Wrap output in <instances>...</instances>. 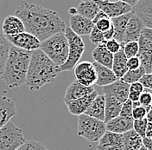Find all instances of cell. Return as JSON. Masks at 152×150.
I'll return each instance as SVG.
<instances>
[{"label": "cell", "instance_id": "53", "mask_svg": "<svg viewBox=\"0 0 152 150\" xmlns=\"http://www.w3.org/2000/svg\"><path fill=\"white\" fill-rule=\"evenodd\" d=\"M151 139H152V136H151Z\"/></svg>", "mask_w": 152, "mask_h": 150}, {"label": "cell", "instance_id": "2", "mask_svg": "<svg viewBox=\"0 0 152 150\" xmlns=\"http://www.w3.org/2000/svg\"><path fill=\"white\" fill-rule=\"evenodd\" d=\"M60 73L59 67L38 49L31 51L25 84L30 91H38L44 85L54 83Z\"/></svg>", "mask_w": 152, "mask_h": 150}, {"label": "cell", "instance_id": "42", "mask_svg": "<svg viewBox=\"0 0 152 150\" xmlns=\"http://www.w3.org/2000/svg\"><path fill=\"white\" fill-rule=\"evenodd\" d=\"M145 89H152V72L151 73H145L142 75V78L139 81Z\"/></svg>", "mask_w": 152, "mask_h": 150}, {"label": "cell", "instance_id": "15", "mask_svg": "<svg viewBox=\"0 0 152 150\" xmlns=\"http://www.w3.org/2000/svg\"><path fill=\"white\" fill-rule=\"evenodd\" d=\"M94 27L93 20L82 17L79 14L71 16L70 18V27L75 34L79 36H89L92 30Z\"/></svg>", "mask_w": 152, "mask_h": 150}, {"label": "cell", "instance_id": "21", "mask_svg": "<svg viewBox=\"0 0 152 150\" xmlns=\"http://www.w3.org/2000/svg\"><path fill=\"white\" fill-rule=\"evenodd\" d=\"M17 115L16 103L10 98L0 95V129Z\"/></svg>", "mask_w": 152, "mask_h": 150}, {"label": "cell", "instance_id": "43", "mask_svg": "<svg viewBox=\"0 0 152 150\" xmlns=\"http://www.w3.org/2000/svg\"><path fill=\"white\" fill-rule=\"evenodd\" d=\"M144 89V87L140 82H136L130 84V90L131 91H135V92H138V93H142Z\"/></svg>", "mask_w": 152, "mask_h": 150}, {"label": "cell", "instance_id": "6", "mask_svg": "<svg viewBox=\"0 0 152 150\" xmlns=\"http://www.w3.org/2000/svg\"><path fill=\"white\" fill-rule=\"evenodd\" d=\"M65 34L68 41V56L65 64L59 67L60 72L73 70L80 62L86 47L81 37L75 34L70 28H66Z\"/></svg>", "mask_w": 152, "mask_h": 150}, {"label": "cell", "instance_id": "24", "mask_svg": "<svg viewBox=\"0 0 152 150\" xmlns=\"http://www.w3.org/2000/svg\"><path fill=\"white\" fill-rule=\"evenodd\" d=\"M104 106H105V98L104 95H97L94 100L90 104L88 109L84 113L89 116L94 117L98 120L104 121Z\"/></svg>", "mask_w": 152, "mask_h": 150}, {"label": "cell", "instance_id": "30", "mask_svg": "<svg viewBox=\"0 0 152 150\" xmlns=\"http://www.w3.org/2000/svg\"><path fill=\"white\" fill-rule=\"evenodd\" d=\"M11 46V44L4 36V34L0 31V75L4 72Z\"/></svg>", "mask_w": 152, "mask_h": 150}, {"label": "cell", "instance_id": "26", "mask_svg": "<svg viewBox=\"0 0 152 150\" xmlns=\"http://www.w3.org/2000/svg\"><path fill=\"white\" fill-rule=\"evenodd\" d=\"M134 12H130L122 16L112 18V24L114 28V38L119 43H123L124 31L126 29V25L128 24L129 19L133 15Z\"/></svg>", "mask_w": 152, "mask_h": 150}, {"label": "cell", "instance_id": "25", "mask_svg": "<svg viewBox=\"0 0 152 150\" xmlns=\"http://www.w3.org/2000/svg\"><path fill=\"white\" fill-rule=\"evenodd\" d=\"M104 95L105 98L104 122L106 123L120 115L123 103L111 95Z\"/></svg>", "mask_w": 152, "mask_h": 150}, {"label": "cell", "instance_id": "52", "mask_svg": "<svg viewBox=\"0 0 152 150\" xmlns=\"http://www.w3.org/2000/svg\"><path fill=\"white\" fill-rule=\"evenodd\" d=\"M81 2H83V1H90V0H80Z\"/></svg>", "mask_w": 152, "mask_h": 150}, {"label": "cell", "instance_id": "20", "mask_svg": "<svg viewBox=\"0 0 152 150\" xmlns=\"http://www.w3.org/2000/svg\"><path fill=\"white\" fill-rule=\"evenodd\" d=\"M133 12L141 19L145 27L152 29V0H139Z\"/></svg>", "mask_w": 152, "mask_h": 150}, {"label": "cell", "instance_id": "12", "mask_svg": "<svg viewBox=\"0 0 152 150\" xmlns=\"http://www.w3.org/2000/svg\"><path fill=\"white\" fill-rule=\"evenodd\" d=\"M104 95H111L119 102L124 103L128 100L130 92V84L124 83L121 79H118L111 84L102 87Z\"/></svg>", "mask_w": 152, "mask_h": 150}, {"label": "cell", "instance_id": "40", "mask_svg": "<svg viewBox=\"0 0 152 150\" xmlns=\"http://www.w3.org/2000/svg\"><path fill=\"white\" fill-rule=\"evenodd\" d=\"M132 102L131 100H127L122 104V108H121V111L119 115H123V116H128V117H132Z\"/></svg>", "mask_w": 152, "mask_h": 150}, {"label": "cell", "instance_id": "19", "mask_svg": "<svg viewBox=\"0 0 152 150\" xmlns=\"http://www.w3.org/2000/svg\"><path fill=\"white\" fill-rule=\"evenodd\" d=\"M98 95V92L94 90L93 93L85 95L83 97H80L77 100H75L66 106L67 107V109L69 113L73 115L79 116L86 112V110L88 109L90 104L94 100V98Z\"/></svg>", "mask_w": 152, "mask_h": 150}, {"label": "cell", "instance_id": "46", "mask_svg": "<svg viewBox=\"0 0 152 150\" xmlns=\"http://www.w3.org/2000/svg\"><path fill=\"white\" fill-rule=\"evenodd\" d=\"M142 146H144L148 150H152V139L150 137L142 138Z\"/></svg>", "mask_w": 152, "mask_h": 150}, {"label": "cell", "instance_id": "7", "mask_svg": "<svg viewBox=\"0 0 152 150\" xmlns=\"http://www.w3.org/2000/svg\"><path fill=\"white\" fill-rule=\"evenodd\" d=\"M26 140L23 130L11 121L0 129V150H16Z\"/></svg>", "mask_w": 152, "mask_h": 150}, {"label": "cell", "instance_id": "38", "mask_svg": "<svg viewBox=\"0 0 152 150\" xmlns=\"http://www.w3.org/2000/svg\"><path fill=\"white\" fill-rule=\"evenodd\" d=\"M112 19L110 18H104L99 19L94 23V26L98 30H99L102 32H105L109 29L112 27Z\"/></svg>", "mask_w": 152, "mask_h": 150}, {"label": "cell", "instance_id": "11", "mask_svg": "<svg viewBox=\"0 0 152 150\" xmlns=\"http://www.w3.org/2000/svg\"><path fill=\"white\" fill-rule=\"evenodd\" d=\"M6 38L11 44V45L27 51H33L40 49L42 43L36 36L28 33L27 31H23L14 37Z\"/></svg>", "mask_w": 152, "mask_h": 150}, {"label": "cell", "instance_id": "35", "mask_svg": "<svg viewBox=\"0 0 152 150\" xmlns=\"http://www.w3.org/2000/svg\"><path fill=\"white\" fill-rule=\"evenodd\" d=\"M139 103L145 107L148 110L152 106V89H143L139 98Z\"/></svg>", "mask_w": 152, "mask_h": 150}, {"label": "cell", "instance_id": "23", "mask_svg": "<svg viewBox=\"0 0 152 150\" xmlns=\"http://www.w3.org/2000/svg\"><path fill=\"white\" fill-rule=\"evenodd\" d=\"M92 57L96 63L112 69L113 61V54L111 53L106 49L104 44H101L96 46V48L92 52Z\"/></svg>", "mask_w": 152, "mask_h": 150}, {"label": "cell", "instance_id": "51", "mask_svg": "<svg viewBox=\"0 0 152 150\" xmlns=\"http://www.w3.org/2000/svg\"><path fill=\"white\" fill-rule=\"evenodd\" d=\"M139 150H148V149H146V148H145L144 146H142V147H141V148L139 149Z\"/></svg>", "mask_w": 152, "mask_h": 150}, {"label": "cell", "instance_id": "22", "mask_svg": "<svg viewBox=\"0 0 152 150\" xmlns=\"http://www.w3.org/2000/svg\"><path fill=\"white\" fill-rule=\"evenodd\" d=\"M93 64L94 66L96 73H97V81H96L97 85L104 87V86L111 84L118 80L117 76L115 75L112 69L107 68L104 65H101L96 62L93 63Z\"/></svg>", "mask_w": 152, "mask_h": 150}, {"label": "cell", "instance_id": "27", "mask_svg": "<svg viewBox=\"0 0 152 150\" xmlns=\"http://www.w3.org/2000/svg\"><path fill=\"white\" fill-rule=\"evenodd\" d=\"M127 60L128 58L124 55L123 49H121L118 52L113 55L112 69L118 79H121L129 70L127 67Z\"/></svg>", "mask_w": 152, "mask_h": 150}, {"label": "cell", "instance_id": "18", "mask_svg": "<svg viewBox=\"0 0 152 150\" xmlns=\"http://www.w3.org/2000/svg\"><path fill=\"white\" fill-rule=\"evenodd\" d=\"M25 31L23 21L16 15L7 16L2 24V32L5 37H14Z\"/></svg>", "mask_w": 152, "mask_h": 150}, {"label": "cell", "instance_id": "14", "mask_svg": "<svg viewBox=\"0 0 152 150\" xmlns=\"http://www.w3.org/2000/svg\"><path fill=\"white\" fill-rule=\"evenodd\" d=\"M94 90L96 89L94 86L86 87V86L80 84V83H78L76 80H75L66 89V93L64 95V103L66 105L75 100H77L80 97H83L85 95L93 93Z\"/></svg>", "mask_w": 152, "mask_h": 150}, {"label": "cell", "instance_id": "36", "mask_svg": "<svg viewBox=\"0 0 152 150\" xmlns=\"http://www.w3.org/2000/svg\"><path fill=\"white\" fill-rule=\"evenodd\" d=\"M89 39L91 41L92 44H96V45H99V44H104L106 41L104 39V34L102 31H100L99 30L94 27V29L92 30L91 33L89 34Z\"/></svg>", "mask_w": 152, "mask_h": 150}, {"label": "cell", "instance_id": "34", "mask_svg": "<svg viewBox=\"0 0 152 150\" xmlns=\"http://www.w3.org/2000/svg\"><path fill=\"white\" fill-rule=\"evenodd\" d=\"M132 118L134 120H140V119L146 118L148 109L145 107L142 106L139 102L132 103Z\"/></svg>", "mask_w": 152, "mask_h": 150}, {"label": "cell", "instance_id": "8", "mask_svg": "<svg viewBox=\"0 0 152 150\" xmlns=\"http://www.w3.org/2000/svg\"><path fill=\"white\" fill-rule=\"evenodd\" d=\"M141 65L146 73L152 72V29L144 27L138 39Z\"/></svg>", "mask_w": 152, "mask_h": 150}, {"label": "cell", "instance_id": "44", "mask_svg": "<svg viewBox=\"0 0 152 150\" xmlns=\"http://www.w3.org/2000/svg\"><path fill=\"white\" fill-rule=\"evenodd\" d=\"M140 95H141V93L135 92V91H131V90H130V92H129V96H128V99H129V100H131L132 103L139 102Z\"/></svg>", "mask_w": 152, "mask_h": 150}, {"label": "cell", "instance_id": "33", "mask_svg": "<svg viewBox=\"0 0 152 150\" xmlns=\"http://www.w3.org/2000/svg\"><path fill=\"white\" fill-rule=\"evenodd\" d=\"M16 150H49L45 147V145L38 141H26L21 147Z\"/></svg>", "mask_w": 152, "mask_h": 150}, {"label": "cell", "instance_id": "37", "mask_svg": "<svg viewBox=\"0 0 152 150\" xmlns=\"http://www.w3.org/2000/svg\"><path fill=\"white\" fill-rule=\"evenodd\" d=\"M148 121L146 118L140 119V120H134L133 122V129L137 132L142 138L145 137V132L147 128Z\"/></svg>", "mask_w": 152, "mask_h": 150}, {"label": "cell", "instance_id": "31", "mask_svg": "<svg viewBox=\"0 0 152 150\" xmlns=\"http://www.w3.org/2000/svg\"><path fill=\"white\" fill-rule=\"evenodd\" d=\"M145 73L146 72H145L144 68L142 66H141L137 69H132V70L129 69L125 73V75L121 78V80L124 81V83H126L131 84V83H136V82H139L140 79L142 78V75H144Z\"/></svg>", "mask_w": 152, "mask_h": 150}, {"label": "cell", "instance_id": "28", "mask_svg": "<svg viewBox=\"0 0 152 150\" xmlns=\"http://www.w3.org/2000/svg\"><path fill=\"white\" fill-rule=\"evenodd\" d=\"M123 150H139L142 146V138L134 129L122 134Z\"/></svg>", "mask_w": 152, "mask_h": 150}, {"label": "cell", "instance_id": "39", "mask_svg": "<svg viewBox=\"0 0 152 150\" xmlns=\"http://www.w3.org/2000/svg\"><path fill=\"white\" fill-rule=\"evenodd\" d=\"M105 47L106 49L113 54H116L117 52H118L121 49H122V45L121 43H119L118 40H116L115 38H112L110 40H107L105 43Z\"/></svg>", "mask_w": 152, "mask_h": 150}, {"label": "cell", "instance_id": "41", "mask_svg": "<svg viewBox=\"0 0 152 150\" xmlns=\"http://www.w3.org/2000/svg\"><path fill=\"white\" fill-rule=\"evenodd\" d=\"M141 66H142L141 65V60H140L138 56H132V57L128 58V60H127L128 69H132H132H137Z\"/></svg>", "mask_w": 152, "mask_h": 150}, {"label": "cell", "instance_id": "50", "mask_svg": "<svg viewBox=\"0 0 152 150\" xmlns=\"http://www.w3.org/2000/svg\"><path fill=\"white\" fill-rule=\"evenodd\" d=\"M68 12H69V14H70L71 16H73V15L77 14V10H76V8H71V9H69Z\"/></svg>", "mask_w": 152, "mask_h": 150}, {"label": "cell", "instance_id": "3", "mask_svg": "<svg viewBox=\"0 0 152 150\" xmlns=\"http://www.w3.org/2000/svg\"><path fill=\"white\" fill-rule=\"evenodd\" d=\"M31 51L11 46L7 58L2 80L10 89H17L25 84Z\"/></svg>", "mask_w": 152, "mask_h": 150}, {"label": "cell", "instance_id": "47", "mask_svg": "<svg viewBox=\"0 0 152 150\" xmlns=\"http://www.w3.org/2000/svg\"><path fill=\"white\" fill-rule=\"evenodd\" d=\"M145 136L150 137V138L152 136V122H148L147 128H146V132H145Z\"/></svg>", "mask_w": 152, "mask_h": 150}, {"label": "cell", "instance_id": "48", "mask_svg": "<svg viewBox=\"0 0 152 150\" xmlns=\"http://www.w3.org/2000/svg\"><path fill=\"white\" fill-rule=\"evenodd\" d=\"M110 1H120V2H124V3H125V4H127L134 7L138 3L139 0H110Z\"/></svg>", "mask_w": 152, "mask_h": 150}, {"label": "cell", "instance_id": "13", "mask_svg": "<svg viewBox=\"0 0 152 150\" xmlns=\"http://www.w3.org/2000/svg\"><path fill=\"white\" fill-rule=\"evenodd\" d=\"M96 150H123L122 134L106 131L99 139Z\"/></svg>", "mask_w": 152, "mask_h": 150}, {"label": "cell", "instance_id": "29", "mask_svg": "<svg viewBox=\"0 0 152 150\" xmlns=\"http://www.w3.org/2000/svg\"><path fill=\"white\" fill-rule=\"evenodd\" d=\"M76 10H77V14L91 20L94 18L95 16L99 11V9L96 4L94 0L80 2V4L78 5Z\"/></svg>", "mask_w": 152, "mask_h": 150}, {"label": "cell", "instance_id": "1", "mask_svg": "<svg viewBox=\"0 0 152 150\" xmlns=\"http://www.w3.org/2000/svg\"><path fill=\"white\" fill-rule=\"evenodd\" d=\"M15 15L23 21L25 31L36 36L41 42L66 30L65 22L56 11L25 1L19 4Z\"/></svg>", "mask_w": 152, "mask_h": 150}, {"label": "cell", "instance_id": "45", "mask_svg": "<svg viewBox=\"0 0 152 150\" xmlns=\"http://www.w3.org/2000/svg\"><path fill=\"white\" fill-rule=\"evenodd\" d=\"M103 34H104V39H105V41H107V40H110V39L113 38H114L113 25H112V27L109 29L108 30H106L105 32H103Z\"/></svg>", "mask_w": 152, "mask_h": 150}, {"label": "cell", "instance_id": "16", "mask_svg": "<svg viewBox=\"0 0 152 150\" xmlns=\"http://www.w3.org/2000/svg\"><path fill=\"white\" fill-rule=\"evenodd\" d=\"M142 21L135 13L129 19L126 29L124 31L123 43H127L131 41H138L142 30L144 28Z\"/></svg>", "mask_w": 152, "mask_h": 150}, {"label": "cell", "instance_id": "9", "mask_svg": "<svg viewBox=\"0 0 152 150\" xmlns=\"http://www.w3.org/2000/svg\"><path fill=\"white\" fill-rule=\"evenodd\" d=\"M75 80L80 84L91 87L96 84L97 73L94 64L88 61L79 62L74 68Z\"/></svg>", "mask_w": 152, "mask_h": 150}, {"label": "cell", "instance_id": "49", "mask_svg": "<svg viewBox=\"0 0 152 150\" xmlns=\"http://www.w3.org/2000/svg\"><path fill=\"white\" fill-rule=\"evenodd\" d=\"M146 119L147 121L150 122H152V106L150 108V109L148 110L147 115H146Z\"/></svg>", "mask_w": 152, "mask_h": 150}, {"label": "cell", "instance_id": "5", "mask_svg": "<svg viewBox=\"0 0 152 150\" xmlns=\"http://www.w3.org/2000/svg\"><path fill=\"white\" fill-rule=\"evenodd\" d=\"M106 132L105 122L82 114L78 116L77 135L91 142H97Z\"/></svg>", "mask_w": 152, "mask_h": 150}, {"label": "cell", "instance_id": "17", "mask_svg": "<svg viewBox=\"0 0 152 150\" xmlns=\"http://www.w3.org/2000/svg\"><path fill=\"white\" fill-rule=\"evenodd\" d=\"M134 119L132 117L118 115L105 123L106 131L113 132L117 134H124L133 129Z\"/></svg>", "mask_w": 152, "mask_h": 150}, {"label": "cell", "instance_id": "4", "mask_svg": "<svg viewBox=\"0 0 152 150\" xmlns=\"http://www.w3.org/2000/svg\"><path fill=\"white\" fill-rule=\"evenodd\" d=\"M40 50L58 67L64 64L68 56V41L65 32L56 33L42 41Z\"/></svg>", "mask_w": 152, "mask_h": 150}, {"label": "cell", "instance_id": "10", "mask_svg": "<svg viewBox=\"0 0 152 150\" xmlns=\"http://www.w3.org/2000/svg\"><path fill=\"white\" fill-rule=\"evenodd\" d=\"M99 9L104 12L110 18H117L133 11V7L120 1L94 0Z\"/></svg>", "mask_w": 152, "mask_h": 150}, {"label": "cell", "instance_id": "32", "mask_svg": "<svg viewBox=\"0 0 152 150\" xmlns=\"http://www.w3.org/2000/svg\"><path fill=\"white\" fill-rule=\"evenodd\" d=\"M124 53L127 58L138 56L139 53V44L138 41H131L127 43H121Z\"/></svg>", "mask_w": 152, "mask_h": 150}]
</instances>
